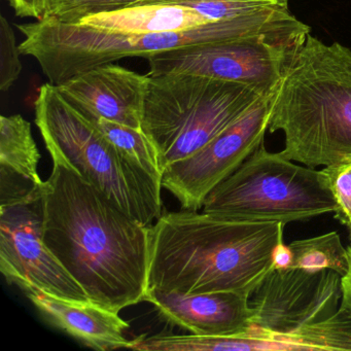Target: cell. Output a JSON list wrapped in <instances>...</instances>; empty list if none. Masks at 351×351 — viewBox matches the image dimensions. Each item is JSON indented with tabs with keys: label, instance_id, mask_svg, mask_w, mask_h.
Here are the masks:
<instances>
[{
	"label": "cell",
	"instance_id": "d4e9b609",
	"mask_svg": "<svg viewBox=\"0 0 351 351\" xmlns=\"http://www.w3.org/2000/svg\"><path fill=\"white\" fill-rule=\"evenodd\" d=\"M350 239H351V231H350Z\"/></svg>",
	"mask_w": 351,
	"mask_h": 351
},
{
	"label": "cell",
	"instance_id": "5bb4252c",
	"mask_svg": "<svg viewBox=\"0 0 351 351\" xmlns=\"http://www.w3.org/2000/svg\"><path fill=\"white\" fill-rule=\"evenodd\" d=\"M45 320L73 337L82 344L98 351L126 348L125 332L130 324L118 312L93 303H75L47 295L38 289L23 291Z\"/></svg>",
	"mask_w": 351,
	"mask_h": 351
},
{
	"label": "cell",
	"instance_id": "ac0fdd59",
	"mask_svg": "<svg viewBox=\"0 0 351 351\" xmlns=\"http://www.w3.org/2000/svg\"><path fill=\"white\" fill-rule=\"evenodd\" d=\"M90 121L125 157L161 182L162 170L157 149L143 129L133 128L106 119Z\"/></svg>",
	"mask_w": 351,
	"mask_h": 351
},
{
	"label": "cell",
	"instance_id": "ffe728a7",
	"mask_svg": "<svg viewBox=\"0 0 351 351\" xmlns=\"http://www.w3.org/2000/svg\"><path fill=\"white\" fill-rule=\"evenodd\" d=\"M322 169L336 201L335 217L351 231V160Z\"/></svg>",
	"mask_w": 351,
	"mask_h": 351
},
{
	"label": "cell",
	"instance_id": "cb8c5ba5",
	"mask_svg": "<svg viewBox=\"0 0 351 351\" xmlns=\"http://www.w3.org/2000/svg\"><path fill=\"white\" fill-rule=\"evenodd\" d=\"M348 252V270L342 277V304L343 307L351 312V244L347 247Z\"/></svg>",
	"mask_w": 351,
	"mask_h": 351
},
{
	"label": "cell",
	"instance_id": "d6986e66",
	"mask_svg": "<svg viewBox=\"0 0 351 351\" xmlns=\"http://www.w3.org/2000/svg\"><path fill=\"white\" fill-rule=\"evenodd\" d=\"M159 1L162 0H48L44 19L53 18L66 23H79L92 14Z\"/></svg>",
	"mask_w": 351,
	"mask_h": 351
},
{
	"label": "cell",
	"instance_id": "8992f818",
	"mask_svg": "<svg viewBox=\"0 0 351 351\" xmlns=\"http://www.w3.org/2000/svg\"><path fill=\"white\" fill-rule=\"evenodd\" d=\"M18 29L24 36L19 45L20 53L36 59L49 83L55 86L121 59H147L178 49L272 34H260L241 24L219 23L184 32L132 36L53 18L20 24Z\"/></svg>",
	"mask_w": 351,
	"mask_h": 351
},
{
	"label": "cell",
	"instance_id": "7a4b0ae2",
	"mask_svg": "<svg viewBox=\"0 0 351 351\" xmlns=\"http://www.w3.org/2000/svg\"><path fill=\"white\" fill-rule=\"evenodd\" d=\"M285 227L199 210L165 213L151 227L149 289L250 297L274 270L273 252Z\"/></svg>",
	"mask_w": 351,
	"mask_h": 351
},
{
	"label": "cell",
	"instance_id": "3957f363",
	"mask_svg": "<svg viewBox=\"0 0 351 351\" xmlns=\"http://www.w3.org/2000/svg\"><path fill=\"white\" fill-rule=\"evenodd\" d=\"M269 131L280 152L312 168L351 160V50L309 34L275 97Z\"/></svg>",
	"mask_w": 351,
	"mask_h": 351
},
{
	"label": "cell",
	"instance_id": "5b68a950",
	"mask_svg": "<svg viewBox=\"0 0 351 351\" xmlns=\"http://www.w3.org/2000/svg\"><path fill=\"white\" fill-rule=\"evenodd\" d=\"M149 77L141 129L157 149L162 171L194 155L269 93L202 75Z\"/></svg>",
	"mask_w": 351,
	"mask_h": 351
},
{
	"label": "cell",
	"instance_id": "4fadbf2b",
	"mask_svg": "<svg viewBox=\"0 0 351 351\" xmlns=\"http://www.w3.org/2000/svg\"><path fill=\"white\" fill-rule=\"evenodd\" d=\"M250 299V295L235 291L184 295L149 289L145 302L155 307L164 322L191 334L231 336L254 326Z\"/></svg>",
	"mask_w": 351,
	"mask_h": 351
},
{
	"label": "cell",
	"instance_id": "6da1fadb",
	"mask_svg": "<svg viewBox=\"0 0 351 351\" xmlns=\"http://www.w3.org/2000/svg\"><path fill=\"white\" fill-rule=\"evenodd\" d=\"M43 189V237L91 303L120 313L145 302L151 227L57 156Z\"/></svg>",
	"mask_w": 351,
	"mask_h": 351
},
{
	"label": "cell",
	"instance_id": "44dd1931",
	"mask_svg": "<svg viewBox=\"0 0 351 351\" xmlns=\"http://www.w3.org/2000/svg\"><path fill=\"white\" fill-rule=\"evenodd\" d=\"M19 45L16 43L15 32L5 16L0 17V89H11L19 79L22 71Z\"/></svg>",
	"mask_w": 351,
	"mask_h": 351
},
{
	"label": "cell",
	"instance_id": "8fae6325",
	"mask_svg": "<svg viewBox=\"0 0 351 351\" xmlns=\"http://www.w3.org/2000/svg\"><path fill=\"white\" fill-rule=\"evenodd\" d=\"M342 295V276L336 271L274 269L250 295L254 326L293 334L334 315Z\"/></svg>",
	"mask_w": 351,
	"mask_h": 351
},
{
	"label": "cell",
	"instance_id": "e0dca14e",
	"mask_svg": "<svg viewBox=\"0 0 351 351\" xmlns=\"http://www.w3.org/2000/svg\"><path fill=\"white\" fill-rule=\"evenodd\" d=\"M293 250V266L309 271H336L344 276L348 270V252L337 232L306 239L295 240L289 244Z\"/></svg>",
	"mask_w": 351,
	"mask_h": 351
},
{
	"label": "cell",
	"instance_id": "9c48e42d",
	"mask_svg": "<svg viewBox=\"0 0 351 351\" xmlns=\"http://www.w3.org/2000/svg\"><path fill=\"white\" fill-rule=\"evenodd\" d=\"M277 91L278 89L263 95L194 155L162 171V188L171 193L182 208L192 211L202 209L209 193L264 143Z\"/></svg>",
	"mask_w": 351,
	"mask_h": 351
},
{
	"label": "cell",
	"instance_id": "603a6c76",
	"mask_svg": "<svg viewBox=\"0 0 351 351\" xmlns=\"http://www.w3.org/2000/svg\"><path fill=\"white\" fill-rule=\"evenodd\" d=\"M293 250L289 245L285 244V241L280 242L273 252V267L275 270L291 268L293 266Z\"/></svg>",
	"mask_w": 351,
	"mask_h": 351
},
{
	"label": "cell",
	"instance_id": "7402d4cb",
	"mask_svg": "<svg viewBox=\"0 0 351 351\" xmlns=\"http://www.w3.org/2000/svg\"><path fill=\"white\" fill-rule=\"evenodd\" d=\"M15 15L19 18L44 19L48 0H8Z\"/></svg>",
	"mask_w": 351,
	"mask_h": 351
},
{
	"label": "cell",
	"instance_id": "52a82bcc",
	"mask_svg": "<svg viewBox=\"0 0 351 351\" xmlns=\"http://www.w3.org/2000/svg\"><path fill=\"white\" fill-rule=\"evenodd\" d=\"M201 210L287 225L336 213L337 204L322 169L270 153L263 143L209 193Z\"/></svg>",
	"mask_w": 351,
	"mask_h": 351
},
{
	"label": "cell",
	"instance_id": "9a60e30c",
	"mask_svg": "<svg viewBox=\"0 0 351 351\" xmlns=\"http://www.w3.org/2000/svg\"><path fill=\"white\" fill-rule=\"evenodd\" d=\"M40 154L32 125L20 116L0 119V204L11 206L40 198L45 182L38 174Z\"/></svg>",
	"mask_w": 351,
	"mask_h": 351
},
{
	"label": "cell",
	"instance_id": "30bf717a",
	"mask_svg": "<svg viewBox=\"0 0 351 351\" xmlns=\"http://www.w3.org/2000/svg\"><path fill=\"white\" fill-rule=\"evenodd\" d=\"M0 270L22 291L38 289L75 303H91L43 237V196L0 208Z\"/></svg>",
	"mask_w": 351,
	"mask_h": 351
},
{
	"label": "cell",
	"instance_id": "2e32d148",
	"mask_svg": "<svg viewBox=\"0 0 351 351\" xmlns=\"http://www.w3.org/2000/svg\"><path fill=\"white\" fill-rule=\"evenodd\" d=\"M79 23L102 32L132 36L184 32L219 24L213 23L191 8L162 3H141L100 12L83 18Z\"/></svg>",
	"mask_w": 351,
	"mask_h": 351
},
{
	"label": "cell",
	"instance_id": "7c38bea8",
	"mask_svg": "<svg viewBox=\"0 0 351 351\" xmlns=\"http://www.w3.org/2000/svg\"><path fill=\"white\" fill-rule=\"evenodd\" d=\"M149 80V75L114 63L96 67L57 87L90 120L106 119L141 129Z\"/></svg>",
	"mask_w": 351,
	"mask_h": 351
},
{
	"label": "cell",
	"instance_id": "ba28073f",
	"mask_svg": "<svg viewBox=\"0 0 351 351\" xmlns=\"http://www.w3.org/2000/svg\"><path fill=\"white\" fill-rule=\"evenodd\" d=\"M309 34L311 28L307 26L162 53L147 58L149 75H202L274 91L280 87Z\"/></svg>",
	"mask_w": 351,
	"mask_h": 351
},
{
	"label": "cell",
	"instance_id": "277c9868",
	"mask_svg": "<svg viewBox=\"0 0 351 351\" xmlns=\"http://www.w3.org/2000/svg\"><path fill=\"white\" fill-rule=\"evenodd\" d=\"M34 110L51 156L61 158L147 227L161 217V182L119 152L57 86L40 88Z\"/></svg>",
	"mask_w": 351,
	"mask_h": 351
}]
</instances>
